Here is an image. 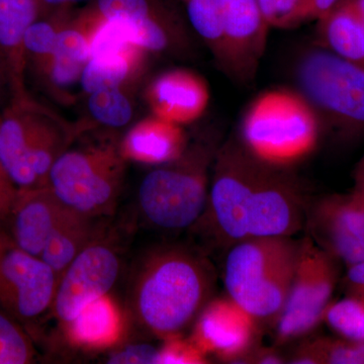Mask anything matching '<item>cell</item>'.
Segmentation results:
<instances>
[{
	"label": "cell",
	"mask_w": 364,
	"mask_h": 364,
	"mask_svg": "<svg viewBox=\"0 0 364 364\" xmlns=\"http://www.w3.org/2000/svg\"><path fill=\"white\" fill-rule=\"evenodd\" d=\"M208 205L198 224L229 249L262 237L291 236L305 227L310 200L287 171L269 168L228 143L215 153Z\"/></svg>",
	"instance_id": "6da1fadb"
},
{
	"label": "cell",
	"mask_w": 364,
	"mask_h": 364,
	"mask_svg": "<svg viewBox=\"0 0 364 364\" xmlns=\"http://www.w3.org/2000/svg\"><path fill=\"white\" fill-rule=\"evenodd\" d=\"M215 270L203 256L181 247L159 249L139 268L131 289L139 324L165 339L195 323L215 291Z\"/></svg>",
	"instance_id": "7a4b0ae2"
},
{
	"label": "cell",
	"mask_w": 364,
	"mask_h": 364,
	"mask_svg": "<svg viewBox=\"0 0 364 364\" xmlns=\"http://www.w3.org/2000/svg\"><path fill=\"white\" fill-rule=\"evenodd\" d=\"M315 107L301 92L277 88L251 102L241 124V146L256 161L287 171L312 156L320 142Z\"/></svg>",
	"instance_id": "3957f363"
},
{
	"label": "cell",
	"mask_w": 364,
	"mask_h": 364,
	"mask_svg": "<svg viewBox=\"0 0 364 364\" xmlns=\"http://www.w3.org/2000/svg\"><path fill=\"white\" fill-rule=\"evenodd\" d=\"M299 247L301 240L291 236L234 244L225 260L226 294L260 323L274 326L293 282Z\"/></svg>",
	"instance_id": "277c9868"
},
{
	"label": "cell",
	"mask_w": 364,
	"mask_h": 364,
	"mask_svg": "<svg viewBox=\"0 0 364 364\" xmlns=\"http://www.w3.org/2000/svg\"><path fill=\"white\" fill-rule=\"evenodd\" d=\"M76 135L72 124L33 100L9 104L0 114V161L16 188L47 186L53 164Z\"/></svg>",
	"instance_id": "5b68a950"
},
{
	"label": "cell",
	"mask_w": 364,
	"mask_h": 364,
	"mask_svg": "<svg viewBox=\"0 0 364 364\" xmlns=\"http://www.w3.org/2000/svg\"><path fill=\"white\" fill-rule=\"evenodd\" d=\"M215 153L208 146H196L143 177L138 205L148 224L166 232L198 224L207 208Z\"/></svg>",
	"instance_id": "8992f818"
},
{
	"label": "cell",
	"mask_w": 364,
	"mask_h": 364,
	"mask_svg": "<svg viewBox=\"0 0 364 364\" xmlns=\"http://www.w3.org/2000/svg\"><path fill=\"white\" fill-rule=\"evenodd\" d=\"M124 161L119 146L112 142L69 147L53 164L48 186L69 210L97 219L116 208Z\"/></svg>",
	"instance_id": "52a82bcc"
},
{
	"label": "cell",
	"mask_w": 364,
	"mask_h": 364,
	"mask_svg": "<svg viewBox=\"0 0 364 364\" xmlns=\"http://www.w3.org/2000/svg\"><path fill=\"white\" fill-rule=\"evenodd\" d=\"M339 263L308 234L301 239L293 282L274 324V345L305 338L324 321L339 280Z\"/></svg>",
	"instance_id": "ba28073f"
},
{
	"label": "cell",
	"mask_w": 364,
	"mask_h": 364,
	"mask_svg": "<svg viewBox=\"0 0 364 364\" xmlns=\"http://www.w3.org/2000/svg\"><path fill=\"white\" fill-rule=\"evenodd\" d=\"M299 90L315 107L350 129L364 128V66L329 50L304 53L296 67Z\"/></svg>",
	"instance_id": "9c48e42d"
},
{
	"label": "cell",
	"mask_w": 364,
	"mask_h": 364,
	"mask_svg": "<svg viewBox=\"0 0 364 364\" xmlns=\"http://www.w3.org/2000/svg\"><path fill=\"white\" fill-rule=\"evenodd\" d=\"M58 277L42 258L0 233V310L20 323L51 310Z\"/></svg>",
	"instance_id": "30bf717a"
},
{
	"label": "cell",
	"mask_w": 364,
	"mask_h": 364,
	"mask_svg": "<svg viewBox=\"0 0 364 364\" xmlns=\"http://www.w3.org/2000/svg\"><path fill=\"white\" fill-rule=\"evenodd\" d=\"M306 234L347 267L364 260V191L330 195L310 202Z\"/></svg>",
	"instance_id": "8fae6325"
},
{
	"label": "cell",
	"mask_w": 364,
	"mask_h": 364,
	"mask_svg": "<svg viewBox=\"0 0 364 364\" xmlns=\"http://www.w3.org/2000/svg\"><path fill=\"white\" fill-rule=\"evenodd\" d=\"M119 270L117 251L105 242L91 241L59 277L51 306L55 317L68 325L86 306L109 294Z\"/></svg>",
	"instance_id": "7c38bea8"
},
{
	"label": "cell",
	"mask_w": 364,
	"mask_h": 364,
	"mask_svg": "<svg viewBox=\"0 0 364 364\" xmlns=\"http://www.w3.org/2000/svg\"><path fill=\"white\" fill-rule=\"evenodd\" d=\"M260 321L233 299L212 298L193 323L191 339L205 354L225 363H242L260 344Z\"/></svg>",
	"instance_id": "4fadbf2b"
},
{
	"label": "cell",
	"mask_w": 364,
	"mask_h": 364,
	"mask_svg": "<svg viewBox=\"0 0 364 364\" xmlns=\"http://www.w3.org/2000/svg\"><path fill=\"white\" fill-rule=\"evenodd\" d=\"M229 75L242 81L254 77L267 45L268 23L256 0H220Z\"/></svg>",
	"instance_id": "5bb4252c"
},
{
	"label": "cell",
	"mask_w": 364,
	"mask_h": 364,
	"mask_svg": "<svg viewBox=\"0 0 364 364\" xmlns=\"http://www.w3.org/2000/svg\"><path fill=\"white\" fill-rule=\"evenodd\" d=\"M68 210L48 186L18 189L6 221L9 239L21 250L41 258L50 236Z\"/></svg>",
	"instance_id": "9a60e30c"
},
{
	"label": "cell",
	"mask_w": 364,
	"mask_h": 364,
	"mask_svg": "<svg viewBox=\"0 0 364 364\" xmlns=\"http://www.w3.org/2000/svg\"><path fill=\"white\" fill-rule=\"evenodd\" d=\"M41 16L39 0H0V54L9 75L11 104L33 100L26 86V30Z\"/></svg>",
	"instance_id": "2e32d148"
},
{
	"label": "cell",
	"mask_w": 364,
	"mask_h": 364,
	"mask_svg": "<svg viewBox=\"0 0 364 364\" xmlns=\"http://www.w3.org/2000/svg\"><path fill=\"white\" fill-rule=\"evenodd\" d=\"M146 100L154 116L182 126L203 116L210 102V90L200 76L177 69L155 78Z\"/></svg>",
	"instance_id": "e0dca14e"
},
{
	"label": "cell",
	"mask_w": 364,
	"mask_h": 364,
	"mask_svg": "<svg viewBox=\"0 0 364 364\" xmlns=\"http://www.w3.org/2000/svg\"><path fill=\"white\" fill-rule=\"evenodd\" d=\"M186 149L181 126L154 114L135 124L119 144L124 159L153 165L174 161Z\"/></svg>",
	"instance_id": "ac0fdd59"
},
{
	"label": "cell",
	"mask_w": 364,
	"mask_h": 364,
	"mask_svg": "<svg viewBox=\"0 0 364 364\" xmlns=\"http://www.w3.org/2000/svg\"><path fill=\"white\" fill-rule=\"evenodd\" d=\"M93 21L91 11H85L76 20L68 18L59 31L51 59L41 74L52 85L67 88L80 82L81 74L90 59Z\"/></svg>",
	"instance_id": "d6986e66"
},
{
	"label": "cell",
	"mask_w": 364,
	"mask_h": 364,
	"mask_svg": "<svg viewBox=\"0 0 364 364\" xmlns=\"http://www.w3.org/2000/svg\"><path fill=\"white\" fill-rule=\"evenodd\" d=\"M140 48H127L124 51L91 57L83 69L80 85L86 93L112 88H126L140 74L145 61Z\"/></svg>",
	"instance_id": "ffe728a7"
},
{
	"label": "cell",
	"mask_w": 364,
	"mask_h": 364,
	"mask_svg": "<svg viewBox=\"0 0 364 364\" xmlns=\"http://www.w3.org/2000/svg\"><path fill=\"white\" fill-rule=\"evenodd\" d=\"M95 220L68 210L50 236L41 258L58 279L74 258L95 240Z\"/></svg>",
	"instance_id": "44dd1931"
},
{
	"label": "cell",
	"mask_w": 364,
	"mask_h": 364,
	"mask_svg": "<svg viewBox=\"0 0 364 364\" xmlns=\"http://www.w3.org/2000/svg\"><path fill=\"white\" fill-rule=\"evenodd\" d=\"M328 50L364 66V21L343 0L321 18Z\"/></svg>",
	"instance_id": "7402d4cb"
},
{
	"label": "cell",
	"mask_w": 364,
	"mask_h": 364,
	"mask_svg": "<svg viewBox=\"0 0 364 364\" xmlns=\"http://www.w3.org/2000/svg\"><path fill=\"white\" fill-rule=\"evenodd\" d=\"M66 327L75 343L107 346L121 334V315L107 294L86 306Z\"/></svg>",
	"instance_id": "603a6c76"
},
{
	"label": "cell",
	"mask_w": 364,
	"mask_h": 364,
	"mask_svg": "<svg viewBox=\"0 0 364 364\" xmlns=\"http://www.w3.org/2000/svg\"><path fill=\"white\" fill-rule=\"evenodd\" d=\"M189 21L207 43L219 65L229 72L224 21L220 0H184Z\"/></svg>",
	"instance_id": "cb8c5ba5"
},
{
	"label": "cell",
	"mask_w": 364,
	"mask_h": 364,
	"mask_svg": "<svg viewBox=\"0 0 364 364\" xmlns=\"http://www.w3.org/2000/svg\"><path fill=\"white\" fill-rule=\"evenodd\" d=\"M66 11H59L33 21L26 30L25 45L28 63L42 74L51 59L57 37L62 26L68 20Z\"/></svg>",
	"instance_id": "d4e9b609"
},
{
	"label": "cell",
	"mask_w": 364,
	"mask_h": 364,
	"mask_svg": "<svg viewBox=\"0 0 364 364\" xmlns=\"http://www.w3.org/2000/svg\"><path fill=\"white\" fill-rule=\"evenodd\" d=\"M124 90L112 88L88 95V112L97 124L117 129L130 123L133 105Z\"/></svg>",
	"instance_id": "484cf974"
},
{
	"label": "cell",
	"mask_w": 364,
	"mask_h": 364,
	"mask_svg": "<svg viewBox=\"0 0 364 364\" xmlns=\"http://www.w3.org/2000/svg\"><path fill=\"white\" fill-rule=\"evenodd\" d=\"M324 321L338 336L364 340V296L346 294L330 304Z\"/></svg>",
	"instance_id": "4316f807"
},
{
	"label": "cell",
	"mask_w": 364,
	"mask_h": 364,
	"mask_svg": "<svg viewBox=\"0 0 364 364\" xmlns=\"http://www.w3.org/2000/svg\"><path fill=\"white\" fill-rule=\"evenodd\" d=\"M21 324L0 310V364H28L35 359L32 340Z\"/></svg>",
	"instance_id": "83f0119b"
},
{
	"label": "cell",
	"mask_w": 364,
	"mask_h": 364,
	"mask_svg": "<svg viewBox=\"0 0 364 364\" xmlns=\"http://www.w3.org/2000/svg\"><path fill=\"white\" fill-rule=\"evenodd\" d=\"M93 11L105 20L138 23L162 16L153 0H97Z\"/></svg>",
	"instance_id": "f1b7e54d"
},
{
	"label": "cell",
	"mask_w": 364,
	"mask_h": 364,
	"mask_svg": "<svg viewBox=\"0 0 364 364\" xmlns=\"http://www.w3.org/2000/svg\"><path fill=\"white\" fill-rule=\"evenodd\" d=\"M268 26L291 28L309 20L308 0H256Z\"/></svg>",
	"instance_id": "f546056e"
},
{
	"label": "cell",
	"mask_w": 364,
	"mask_h": 364,
	"mask_svg": "<svg viewBox=\"0 0 364 364\" xmlns=\"http://www.w3.org/2000/svg\"><path fill=\"white\" fill-rule=\"evenodd\" d=\"M324 364H364V340L344 337L314 339Z\"/></svg>",
	"instance_id": "4dcf8cb0"
},
{
	"label": "cell",
	"mask_w": 364,
	"mask_h": 364,
	"mask_svg": "<svg viewBox=\"0 0 364 364\" xmlns=\"http://www.w3.org/2000/svg\"><path fill=\"white\" fill-rule=\"evenodd\" d=\"M161 347L157 363L160 364H205L208 363V355L200 350L191 338H182L181 334L167 337Z\"/></svg>",
	"instance_id": "1f68e13d"
},
{
	"label": "cell",
	"mask_w": 364,
	"mask_h": 364,
	"mask_svg": "<svg viewBox=\"0 0 364 364\" xmlns=\"http://www.w3.org/2000/svg\"><path fill=\"white\" fill-rule=\"evenodd\" d=\"M159 348L148 343L129 344L107 359V363L157 364Z\"/></svg>",
	"instance_id": "d6a6232c"
},
{
	"label": "cell",
	"mask_w": 364,
	"mask_h": 364,
	"mask_svg": "<svg viewBox=\"0 0 364 364\" xmlns=\"http://www.w3.org/2000/svg\"><path fill=\"white\" fill-rule=\"evenodd\" d=\"M18 195V188L7 176L0 161V224L6 223L13 208L14 200Z\"/></svg>",
	"instance_id": "836d02e7"
},
{
	"label": "cell",
	"mask_w": 364,
	"mask_h": 364,
	"mask_svg": "<svg viewBox=\"0 0 364 364\" xmlns=\"http://www.w3.org/2000/svg\"><path fill=\"white\" fill-rule=\"evenodd\" d=\"M287 363L324 364L321 352L314 339L305 340L287 354Z\"/></svg>",
	"instance_id": "e575fe53"
},
{
	"label": "cell",
	"mask_w": 364,
	"mask_h": 364,
	"mask_svg": "<svg viewBox=\"0 0 364 364\" xmlns=\"http://www.w3.org/2000/svg\"><path fill=\"white\" fill-rule=\"evenodd\" d=\"M244 364H282L287 363V354L280 350L279 347L262 346L259 344L242 360Z\"/></svg>",
	"instance_id": "d590c367"
},
{
	"label": "cell",
	"mask_w": 364,
	"mask_h": 364,
	"mask_svg": "<svg viewBox=\"0 0 364 364\" xmlns=\"http://www.w3.org/2000/svg\"><path fill=\"white\" fill-rule=\"evenodd\" d=\"M342 284L346 294L364 296V260L348 267Z\"/></svg>",
	"instance_id": "8d00e7d4"
},
{
	"label": "cell",
	"mask_w": 364,
	"mask_h": 364,
	"mask_svg": "<svg viewBox=\"0 0 364 364\" xmlns=\"http://www.w3.org/2000/svg\"><path fill=\"white\" fill-rule=\"evenodd\" d=\"M85 1V0H39L41 16H50V14L56 13L59 11H66L70 9L72 4H78V2Z\"/></svg>",
	"instance_id": "74e56055"
},
{
	"label": "cell",
	"mask_w": 364,
	"mask_h": 364,
	"mask_svg": "<svg viewBox=\"0 0 364 364\" xmlns=\"http://www.w3.org/2000/svg\"><path fill=\"white\" fill-rule=\"evenodd\" d=\"M340 0H308V16L310 18H321L329 13Z\"/></svg>",
	"instance_id": "f35d334b"
},
{
	"label": "cell",
	"mask_w": 364,
	"mask_h": 364,
	"mask_svg": "<svg viewBox=\"0 0 364 364\" xmlns=\"http://www.w3.org/2000/svg\"><path fill=\"white\" fill-rule=\"evenodd\" d=\"M7 95L11 97L9 75H7L6 64H4L1 54H0V104H1L4 97H6Z\"/></svg>",
	"instance_id": "ab89813d"
},
{
	"label": "cell",
	"mask_w": 364,
	"mask_h": 364,
	"mask_svg": "<svg viewBox=\"0 0 364 364\" xmlns=\"http://www.w3.org/2000/svg\"><path fill=\"white\" fill-rule=\"evenodd\" d=\"M364 21V0H343Z\"/></svg>",
	"instance_id": "60d3db41"
},
{
	"label": "cell",
	"mask_w": 364,
	"mask_h": 364,
	"mask_svg": "<svg viewBox=\"0 0 364 364\" xmlns=\"http://www.w3.org/2000/svg\"><path fill=\"white\" fill-rule=\"evenodd\" d=\"M354 188H358L364 191V162L359 166L358 172H356L355 186Z\"/></svg>",
	"instance_id": "b9f144b4"
}]
</instances>
